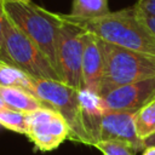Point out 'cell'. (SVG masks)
<instances>
[{
    "label": "cell",
    "mask_w": 155,
    "mask_h": 155,
    "mask_svg": "<svg viewBox=\"0 0 155 155\" xmlns=\"http://www.w3.org/2000/svg\"><path fill=\"white\" fill-rule=\"evenodd\" d=\"M104 71V56L99 39L86 31L82 56V82L84 87L98 93V87Z\"/></svg>",
    "instance_id": "cell-10"
},
{
    "label": "cell",
    "mask_w": 155,
    "mask_h": 155,
    "mask_svg": "<svg viewBox=\"0 0 155 155\" xmlns=\"http://www.w3.org/2000/svg\"><path fill=\"white\" fill-rule=\"evenodd\" d=\"M59 16L105 42L155 57V34L143 22L136 6L90 19Z\"/></svg>",
    "instance_id": "cell-1"
},
{
    "label": "cell",
    "mask_w": 155,
    "mask_h": 155,
    "mask_svg": "<svg viewBox=\"0 0 155 155\" xmlns=\"http://www.w3.org/2000/svg\"><path fill=\"white\" fill-rule=\"evenodd\" d=\"M134 125L137 134L143 142L155 134V99L147 103L134 114Z\"/></svg>",
    "instance_id": "cell-14"
},
{
    "label": "cell",
    "mask_w": 155,
    "mask_h": 155,
    "mask_svg": "<svg viewBox=\"0 0 155 155\" xmlns=\"http://www.w3.org/2000/svg\"><path fill=\"white\" fill-rule=\"evenodd\" d=\"M134 6L144 13L155 17V0H138Z\"/></svg>",
    "instance_id": "cell-18"
},
{
    "label": "cell",
    "mask_w": 155,
    "mask_h": 155,
    "mask_svg": "<svg viewBox=\"0 0 155 155\" xmlns=\"http://www.w3.org/2000/svg\"><path fill=\"white\" fill-rule=\"evenodd\" d=\"M0 97L8 109L17 111L31 113L41 108H47L36 96L22 87L0 86Z\"/></svg>",
    "instance_id": "cell-11"
},
{
    "label": "cell",
    "mask_w": 155,
    "mask_h": 155,
    "mask_svg": "<svg viewBox=\"0 0 155 155\" xmlns=\"http://www.w3.org/2000/svg\"><path fill=\"white\" fill-rule=\"evenodd\" d=\"M4 8L7 18L42 51L57 70L56 45L62 23L58 13L50 12L33 1L5 0Z\"/></svg>",
    "instance_id": "cell-2"
},
{
    "label": "cell",
    "mask_w": 155,
    "mask_h": 155,
    "mask_svg": "<svg viewBox=\"0 0 155 155\" xmlns=\"http://www.w3.org/2000/svg\"><path fill=\"white\" fill-rule=\"evenodd\" d=\"M138 10V8H137ZM139 11V16H140V18L143 19V22L148 25V28L155 34V17L154 16H150V15H148V13H144L143 11H140V10H138Z\"/></svg>",
    "instance_id": "cell-19"
},
{
    "label": "cell",
    "mask_w": 155,
    "mask_h": 155,
    "mask_svg": "<svg viewBox=\"0 0 155 155\" xmlns=\"http://www.w3.org/2000/svg\"><path fill=\"white\" fill-rule=\"evenodd\" d=\"M103 155H136V150L126 143L116 140H98L94 145Z\"/></svg>",
    "instance_id": "cell-16"
},
{
    "label": "cell",
    "mask_w": 155,
    "mask_h": 155,
    "mask_svg": "<svg viewBox=\"0 0 155 155\" xmlns=\"http://www.w3.org/2000/svg\"><path fill=\"white\" fill-rule=\"evenodd\" d=\"M103 99L107 110L137 113L155 99V78L115 87L105 93Z\"/></svg>",
    "instance_id": "cell-8"
},
{
    "label": "cell",
    "mask_w": 155,
    "mask_h": 155,
    "mask_svg": "<svg viewBox=\"0 0 155 155\" xmlns=\"http://www.w3.org/2000/svg\"><path fill=\"white\" fill-rule=\"evenodd\" d=\"M0 126L28 136L29 125H28V113L12 110L8 108L0 110Z\"/></svg>",
    "instance_id": "cell-15"
},
{
    "label": "cell",
    "mask_w": 155,
    "mask_h": 155,
    "mask_svg": "<svg viewBox=\"0 0 155 155\" xmlns=\"http://www.w3.org/2000/svg\"><path fill=\"white\" fill-rule=\"evenodd\" d=\"M149 145H155V134L144 140V147H149Z\"/></svg>",
    "instance_id": "cell-21"
},
{
    "label": "cell",
    "mask_w": 155,
    "mask_h": 155,
    "mask_svg": "<svg viewBox=\"0 0 155 155\" xmlns=\"http://www.w3.org/2000/svg\"><path fill=\"white\" fill-rule=\"evenodd\" d=\"M142 155H155V145H149L143 149Z\"/></svg>",
    "instance_id": "cell-20"
},
{
    "label": "cell",
    "mask_w": 155,
    "mask_h": 155,
    "mask_svg": "<svg viewBox=\"0 0 155 155\" xmlns=\"http://www.w3.org/2000/svg\"><path fill=\"white\" fill-rule=\"evenodd\" d=\"M0 86L22 87L31 92V78L16 65L0 59Z\"/></svg>",
    "instance_id": "cell-13"
},
{
    "label": "cell",
    "mask_w": 155,
    "mask_h": 155,
    "mask_svg": "<svg viewBox=\"0 0 155 155\" xmlns=\"http://www.w3.org/2000/svg\"><path fill=\"white\" fill-rule=\"evenodd\" d=\"M31 93L47 108L56 110L64 117L70 128V140L92 145V140L85 127L78 88L59 80L31 78Z\"/></svg>",
    "instance_id": "cell-4"
},
{
    "label": "cell",
    "mask_w": 155,
    "mask_h": 155,
    "mask_svg": "<svg viewBox=\"0 0 155 155\" xmlns=\"http://www.w3.org/2000/svg\"><path fill=\"white\" fill-rule=\"evenodd\" d=\"M28 137L41 151L57 149L65 139H69V125L53 109L41 108L28 113Z\"/></svg>",
    "instance_id": "cell-7"
},
{
    "label": "cell",
    "mask_w": 155,
    "mask_h": 155,
    "mask_svg": "<svg viewBox=\"0 0 155 155\" xmlns=\"http://www.w3.org/2000/svg\"><path fill=\"white\" fill-rule=\"evenodd\" d=\"M4 1L5 0H0V59L7 62L11 64L7 54H6V50H5V41H4V18H5V8H4ZM13 65V64H12Z\"/></svg>",
    "instance_id": "cell-17"
},
{
    "label": "cell",
    "mask_w": 155,
    "mask_h": 155,
    "mask_svg": "<svg viewBox=\"0 0 155 155\" xmlns=\"http://www.w3.org/2000/svg\"><path fill=\"white\" fill-rule=\"evenodd\" d=\"M5 108H7V107H6V104H5V102L2 101V98L0 97V110H1V109H5Z\"/></svg>",
    "instance_id": "cell-22"
},
{
    "label": "cell",
    "mask_w": 155,
    "mask_h": 155,
    "mask_svg": "<svg viewBox=\"0 0 155 155\" xmlns=\"http://www.w3.org/2000/svg\"><path fill=\"white\" fill-rule=\"evenodd\" d=\"M4 41L11 64L23 70L30 78L61 81L57 70L42 51L7 18L6 13L4 18Z\"/></svg>",
    "instance_id": "cell-5"
},
{
    "label": "cell",
    "mask_w": 155,
    "mask_h": 155,
    "mask_svg": "<svg viewBox=\"0 0 155 155\" xmlns=\"http://www.w3.org/2000/svg\"><path fill=\"white\" fill-rule=\"evenodd\" d=\"M109 12L108 0H73L71 11L68 16L73 18L90 19L105 16Z\"/></svg>",
    "instance_id": "cell-12"
},
{
    "label": "cell",
    "mask_w": 155,
    "mask_h": 155,
    "mask_svg": "<svg viewBox=\"0 0 155 155\" xmlns=\"http://www.w3.org/2000/svg\"><path fill=\"white\" fill-rule=\"evenodd\" d=\"M18 1H31V0H18Z\"/></svg>",
    "instance_id": "cell-23"
},
{
    "label": "cell",
    "mask_w": 155,
    "mask_h": 155,
    "mask_svg": "<svg viewBox=\"0 0 155 155\" xmlns=\"http://www.w3.org/2000/svg\"><path fill=\"white\" fill-rule=\"evenodd\" d=\"M104 56V71L98 94L104 96L115 87L155 78V57L115 46L99 39Z\"/></svg>",
    "instance_id": "cell-3"
},
{
    "label": "cell",
    "mask_w": 155,
    "mask_h": 155,
    "mask_svg": "<svg viewBox=\"0 0 155 155\" xmlns=\"http://www.w3.org/2000/svg\"><path fill=\"white\" fill-rule=\"evenodd\" d=\"M59 18L62 23L58 29L56 45L57 71L62 82L80 90L84 87L82 56L86 31L61 16Z\"/></svg>",
    "instance_id": "cell-6"
},
{
    "label": "cell",
    "mask_w": 155,
    "mask_h": 155,
    "mask_svg": "<svg viewBox=\"0 0 155 155\" xmlns=\"http://www.w3.org/2000/svg\"><path fill=\"white\" fill-rule=\"evenodd\" d=\"M134 114L136 113L107 110L99 120L97 142L116 140L128 144L136 151L143 150L145 147L144 142L137 134L134 125Z\"/></svg>",
    "instance_id": "cell-9"
}]
</instances>
